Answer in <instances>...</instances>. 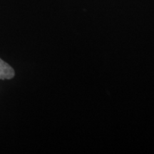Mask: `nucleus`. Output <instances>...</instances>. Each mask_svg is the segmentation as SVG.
I'll return each mask as SVG.
<instances>
[{"label":"nucleus","instance_id":"1","mask_svg":"<svg viewBox=\"0 0 154 154\" xmlns=\"http://www.w3.org/2000/svg\"><path fill=\"white\" fill-rule=\"evenodd\" d=\"M14 69L0 59V79H11L14 76Z\"/></svg>","mask_w":154,"mask_h":154}]
</instances>
